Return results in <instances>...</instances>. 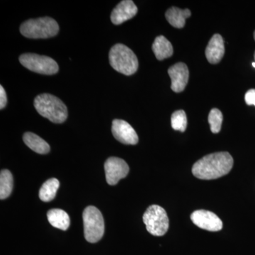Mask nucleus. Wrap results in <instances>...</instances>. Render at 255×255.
Returning a JSON list of instances; mask_svg holds the SVG:
<instances>
[{"instance_id":"f257e3e1","label":"nucleus","mask_w":255,"mask_h":255,"mask_svg":"<svg viewBox=\"0 0 255 255\" xmlns=\"http://www.w3.org/2000/svg\"><path fill=\"white\" fill-rule=\"evenodd\" d=\"M233 166V158L228 152L204 156L193 165L192 173L198 179L211 180L226 175Z\"/></svg>"},{"instance_id":"f03ea898","label":"nucleus","mask_w":255,"mask_h":255,"mask_svg":"<svg viewBox=\"0 0 255 255\" xmlns=\"http://www.w3.org/2000/svg\"><path fill=\"white\" fill-rule=\"evenodd\" d=\"M38 113L55 124H62L68 118V109L58 97L50 94H41L34 100Z\"/></svg>"},{"instance_id":"7ed1b4c3","label":"nucleus","mask_w":255,"mask_h":255,"mask_svg":"<svg viewBox=\"0 0 255 255\" xmlns=\"http://www.w3.org/2000/svg\"><path fill=\"white\" fill-rule=\"evenodd\" d=\"M110 63L114 70L128 76L136 73L138 68L136 55L128 47L122 43L111 48Z\"/></svg>"},{"instance_id":"20e7f679","label":"nucleus","mask_w":255,"mask_h":255,"mask_svg":"<svg viewBox=\"0 0 255 255\" xmlns=\"http://www.w3.org/2000/svg\"><path fill=\"white\" fill-rule=\"evenodd\" d=\"M58 31V23L48 16L28 20L20 27V32L23 36L33 39L51 38L56 36Z\"/></svg>"},{"instance_id":"39448f33","label":"nucleus","mask_w":255,"mask_h":255,"mask_svg":"<svg viewBox=\"0 0 255 255\" xmlns=\"http://www.w3.org/2000/svg\"><path fill=\"white\" fill-rule=\"evenodd\" d=\"M84 233L89 243L100 241L105 233V221L100 210L95 206H88L84 211Z\"/></svg>"},{"instance_id":"423d86ee","label":"nucleus","mask_w":255,"mask_h":255,"mask_svg":"<svg viewBox=\"0 0 255 255\" xmlns=\"http://www.w3.org/2000/svg\"><path fill=\"white\" fill-rule=\"evenodd\" d=\"M142 219L147 231L152 236H162L168 231V216L161 206H150L146 210Z\"/></svg>"},{"instance_id":"0eeeda50","label":"nucleus","mask_w":255,"mask_h":255,"mask_svg":"<svg viewBox=\"0 0 255 255\" xmlns=\"http://www.w3.org/2000/svg\"><path fill=\"white\" fill-rule=\"evenodd\" d=\"M19 62L28 70L43 75H54L59 70L58 63L53 58L35 53H24L19 57Z\"/></svg>"},{"instance_id":"6e6552de","label":"nucleus","mask_w":255,"mask_h":255,"mask_svg":"<svg viewBox=\"0 0 255 255\" xmlns=\"http://www.w3.org/2000/svg\"><path fill=\"white\" fill-rule=\"evenodd\" d=\"M105 170L107 183L110 185H116L120 179L127 177L129 167L124 159L111 157L105 162Z\"/></svg>"},{"instance_id":"1a4fd4ad","label":"nucleus","mask_w":255,"mask_h":255,"mask_svg":"<svg viewBox=\"0 0 255 255\" xmlns=\"http://www.w3.org/2000/svg\"><path fill=\"white\" fill-rule=\"evenodd\" d=\"M192 222L206 231L216 232L223 228V222L217 215L206 210H198L191 215Z\"/></svg>"},{"instance_id":"9d476101","label":"nucleus","mask_w":255,"mask_h":255,"mask_svg":"<svg viewBox=\"0 0 255 255\" xmlns=\"http://www.w3.org/2000/svg\"><path fill=\"white\" fill-rule=\"evenodd\" d=\"M112 133L117 140L126 145H135L138 142L136 132L128 122L115 119L112 122Z\"/></svg>"},{"instance_id":"9b49d317","label":"nucleus","mask_w":255,"mask_h":255,"mask_svg":"<svg viewBox=\"0 0 255 255\" xmlns=\"http://www.w3.org/2000/svg\"><path fill=\"white\" fill-rule=\"evenodd\" d=\"M168 74L172 80V91L179 93L184 91L189 80V72L187 65L178 63L169 68Z\"/></svg>"},{"instance_id":"f8f14e48","label":"nucleus","mask_w":255,"mask_h":255,"mask_svg":"<svg viewBox=\"0 0 255 255\" xmlns=\"http://www.w3.org/2000/svg\"><path fill=\"white\" fill-rule=\"evenodd\" d=\"M137 7L131 0H124L112 11L111 20L115 25L122 24L136 15Z\"/></svg>"},{"instance_id":"ddd939ff","label":"nucleus","mask_w":255,"mask_h":255,"mask_svg":"<svg viewBox=\"0 0 255 255\" xmlns=\"http://www.w3.org/2000/svg\"><path fill=\"white\" fill-rule=\"evenodd\" d=\"M225 54L224 41L220 34H215L206 47V57L211 64H217L222 60Z\"/></svg>"},{"instance_id":"4468645a","label":"nucleus","mask_w":255,"mask_h":255,"mask_svg":"<svg viewBox=\"0 0 255 255\" xmlns=\"http://www.w3.org/2000/svg\"><path fill=\"white\" fill-rule=\"evenodd\" d=\"M152 51L156 58L162 60L173 55V47L170 42L163 36L156 37L152 46Z\"/></svg>"},{"instance_id":"2eb2a0df","label":"nucleus","mask_w":255,"mask_h":255,"mask_svg":"<svg viewBox=\"0 0 255 255\" xmlns=\"http://www.w3.org/2000/svg\"><path fill=\"white\" fill-rule=\"evenodd\" d=\"M191 15L189 9H181L172 6L166 12L165 16L167 21L174 28H182L185 26L186 18Z\"/></svg>"},{"instance_id":"dca6fc26","label":"nucleus","mask_w":255,"mask_h":255,"mask_svg":"<svg viewBox=\"0 0 255 255\" xmlns=\"http://www.w3.org/2000/svg\"><path fill=\"white\" fill-rule=\"evenodd\" d=\"M23 142L32 150L38 154H47L50 152V145L43 138L33 132L24 133Z\"/></svg>"},{"instance_id":"f3484780","label":"nucleus","mask_w":255,"mask_h":255,"mask_svg":"<svg viewBox=\"0 0 255 255\" xmlns=\"http://www.w3.org/2000/svg\"><path fill=\"white\" fill-rule=\"evenodd\" d=\"M48 220L53 227L62 231L68 230L70 224V216L63 210L54 209L50 210L47 214Z\"/></svg>"},{"instance_id":"a211bd4d","label":"nucleus","mask_w":255,"mask_h":255,"mask_svg":"<svg viewBox=\"0 0 255 255\" xmlns=\"http://www.w3.org/2000/svg\"><path fill=\"white\" fill-rule=\"evenodd\" d=\"M59 187L60 182L58 179L55 178L48 179L40 189V199L44 202H49V201L53 200Z\"/></svg>"},{"instance_id":"6ab92c4d","label":"nucleus","mask_w":255,"mask_h":255,"mask_svg":"<svg viewBox=\"0 0 255 255\" xmlns=\"http://www.w3.org/2000/svg\"><path fill=\"white\" fill-rule=\"evenodd\" d=\"M14 187V180L11 172L8 169H2L0 174V199L9 197Z\"/></svg>"},{"instance_id":"aec40b11","label":"nucleus","mask_w":255,"mask_h":255,"mask_svg":"<svg viewBox=\"0 0 255 255\" xmlns=\"http://www.w3.org/2000/svg\"><path fill=\"white\" fill-rule=\"evenodd\" d=\"M172 128L175 130L184 132L187 128V119L185 112L183 110L176 111L171 117Z\"/></svg>"},{"instance_id":"412c9836","label":"nucleus","mask_w":255,"mask_h":255,"mask_svg":"<svg viewBox=\"0 0 255 255\" xmlns=\"http://www.w3.org/2000/svg\"><path fill=\"white\" fill-rule=\"evenodd\" d=\"M223 114L218 109H213L210 112L209 122L211 127V132L218 133L221 131V126L223 123Z\"/></svg>"},{"instance_id":"4be33fe9","label":"nucleus","mask_w":255,"mask_h":255,"mask_svg":"<svg viewBox=\"0 0 255 255\" xmlns=\"http://www.w3.org/2000/svg\"><path fill=\"white\" fill-rule=\"evenodd\" d=\"M245 100L248 105H254L255 107V90H250L249 91L247 92Z\"/></svg>"},{"instance_id":"5701e85b","label":"nucleus","mask_w":255,"mask_h":255,"mask_svg":"<svg viewBox=\"0 0 255 255\" xmlns=\"http://www.w3.org/2000/svg\"><path fill=\"white\" fill-rule=\"evenodd\" d=\"M7 103V97H6V92L3 87L0 86V109L2 110L6 107Z\"/></svg>"},{"instance_id":"b1692460","label":"nucleus","mask_w":255,"mask_h":255,"mask_svg":"<svg viewBox=\"0 0 255 255\" xmlns=\"http://www.w3.org/2000/svg\"><path fill=\"white\" fill-rule=\"evenodd\" d=\"M253 66L254 67V68H255V62H254V63H253Z\"/></svg>"},{"instance_id":"393cba45","label":"nucleus","mask_w":255,"mask_h":255,"mask_svg":"<svg viewBox=\"0 0 255 255\" xmlns=\"http://www.w3.org/2000/svg\"><path fill=\"white\" fill-rule=\"evenodd\" d=\"M254 38H255V33H254Z\"/></svg>"},{"instance_id":"a878e982","label":"nucleus","mask_w":255,"mask_h":255,"mask_svg":"<svg viewBox=\"0 0 255 255\" xmlns=\"http://www.w3.org/2000/svg\"><path fill=\"white\" fill-rule=\"evenodd\" d=\"M254 58H255V52Z\"/></svg>"}]
</instances>
